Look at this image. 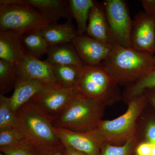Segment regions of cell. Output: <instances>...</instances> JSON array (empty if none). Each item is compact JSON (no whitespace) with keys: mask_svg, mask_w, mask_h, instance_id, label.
Returning a JSON list of instances; mask_svg holds the SVG:
<instances>
[{"mask_svg":"<svg viewBox=\"0 0 155 155\" xmlns=\"http://www.w3.org/2000/svg\"><path fill=\"white\" fill-rule=\"evenodd\" d=\"M155 55L131 48L114 45L109 55L100 64L121 86H130L152 69Z\"/></svg>","mask_w":155,"mask_h":155,"instance_id":"obj_1","label":"cell"},{"mask_svg":"<svg viewBox=\"0 0 155 155\" xmlns=\"http://www.w3.org/2000/svg\"><path fill=\"white\" fill-rule=\"evenodd\" d=\"M105 107L98 101L78 94L53 121V126L78 132L94 130L102 120Z\"/></svg>","mask_w":155,"mask_h":155,"instance_id":"obj_2","label":"cell"},{"mask_svg":"<svg viewBox=\"0 0 155 155\" xmlns=\"http://www.w3.org/2000/svg\"><path fill=\"white\" fill-rule=\"evenodd\" d=\"M16 127L28 144L35 147L62 144L54 130L52 122L29 101L15 113Z\"/></svg>","mask_w":155,"mask_h":155,"instance_id":"obj_3","label":"cell"},{"mask_svg":"<svg viewBox=\"0 0 155 155\" xmlns=\"http://www.w3.org/2000/svg\"><path fill=\"white\" fill-rule=\"evenodd\" d=\"M52 23L45 15L23 0L0 1V30H14L24 35L42 30Z\"/></svg>","mask_w":155,"mask_h":155,"instance_id":"obj_4","label":"cell"},{"mask_svg":"<svg viewBox=\"0 0 155 155\" xmlns=\"http://www.w3.org/2000/svg\"><path fill=\"white\" fill-rule=\"evenodd\" d=\"M78 94L112 105L123 98L119 84L100 65L84 66L75 87Z\"/></svg>","mask_w":155,"mask_h":155,"instance_id":"obj_5","label":"cell"},{"mask_svg":"<svg viewBox=\"0 0 155 155\" xmlns=\"http://www.w3.org/2000/svg\"><path fill=\"white\" fill-rule=\"evenodd\" d=\"M143 94L134 97L127 102L125 114L111 120H102L97 129L106 143L117 145L125 143L136 134L137 121L147 102Z\"/></svg>","mask_w":155,"mask_h":155,"instance_id":"obj_6","label":"cell"},{"mask_svg":"<svg viewBox=\"0 0 155 155\" xmlns=\"http://www.w3.org/2000/svg\"><path fill=\"white\" fill-rule=\"evenodd\" d=\"M111 35L116 45L131 48L133 26L127 2L124 0H106L103 3Z\"/></svg>","mask_w":155,"mask_h":155,"instance_id":"obj_7","label":"cell"},{"mask_svg":"<svg viewBox=\"0 0 155 155\" xmlns=\"http://www.w3.org/2000/svg\"><path fill=\"white\" fill-rule=\"evenodd\" d=\"M78 94L75 88H65L58 84L47 85L30 101L53 122Z\"/></svg>","mask_w":155,"mask_h":155,"instance_id":"obj_8","label":"cell"},{"mask_svg":"<svg viewBox=\"0 0 155 155\" xmlns=\"http://www.w3.org/2000/svg\"><path fill=\"white\" fill-rule=\"evenodd\" d=\"M59 140L64 146L70 147L87 155H100L104 139L97 128L84 132H78L54 127Z\"/></svg>","mask_w":155,"mask_h":155,"instance_id":"obj_9","label":"cell"},{"mask_svg":"<svg viewBox=\"0 0 155 155\" xmlns=\"http://www.w3.org/2000/svg\"><path fill=\"white\" fill-rule=\"evenodd\" d=\"M131 48L140 52L155 54V15L140 11L133 19Z\"/></svg>","mask_w":155,"mask_h":155,"instance_id":"obj_10","label":"cell"},{"mask_svg":"<svg viewBox=\"0 0 155 155\" xmlns=\"http://www.w3.org/2000/svg\"><path fill=\"white\" fill-rule=\"evenodd\" d=\"M14 66L17 78L37 81L47 85L58 84L54 78L52 66L26 52Z\"/></svg>","mask_w":155,"mask_h":155,"instance_id":"obj_11","label":"cell"},{"mask_svg":"<svg viewBox=\"0 0 155 155\" xmlns=\"http://www.w3.org/2000/svg\"><path fill=\"white\" fill-rule=\"evenodd\" d=\"M72 44L84 66H98L107 58L114 46L84 35L78 36Z\"/></svg>","mask_w":155,"mask_h":155,"instance_id":"obj_12","label":"cell"},{"mask_svg":"<svg viewBox=\"0 0 155 155\" xmlns=\"http://www.w3.org/2000/svg\"><path fill=\"white\" fill-rule=\"evenodd\" d=\"M87 35L97 41L116 45L108 25L103 5L95 2L90 12Z\"/></svg>","mask_w":155,"mask_h":155,"instance_id":"obj_13","label":"cell"},{"mask_svg":"<svg viewBox=\"0 0 155 155\" xmlns=\"http://www.w3.org/2000/svg\"><path fill=\"white\" fill-rule=\"evenodd\" d=\"M23 35L14 30H0V59L15 65L25 55Z\"/></svg>","mask_w":155,"mask_h":155,"instance_id":"obj_14","label":"cell"},{"mask_svg":"<svg viewBox=\"0 0 155 155\" xmlns=\"http://www.w3.org/2000/svg\"><path fill=\"white\" fill-rule=\"evenodd\" d=\"M28 5L38 9L45 15L53 24L61 18L72 20V16L69 1L63 0H23Z\"/></svg>","mask_w":155,"mask_h":155,"instance_id":"obj_15","label":"cell"},{"mask_svg":"<svg viewBox=\"0 0 155 155\" xmlns=\"http://www.w3.org/2000/svg\"><path fill=\"white\" fill-rule=\"evenodd\" d=\"M35 80L17 78L13 94L9 97L10 104L14 113L47 86Z\"/></svg>","mask_w":155,"mask_h":155,"instance_id":"obj_16","label":"cell"},{"mask_svg":"<svg viewBox=\"0 0 155 155\" xmlns=\"http://www.w3.org/2000/svg\"><path fill=\"white\" fill-rule=\"evenodd\" d=\"M47 63L51 65H72L82 69L84 65L72 43L49 46L48 48Z\"/></svg>","mask_w":155,"mask_h":155,"instance_id":"obj_17","label":"cell"},{"mask_svg":"<svg viewBox=\"0 0 155 155\" xmlns=\"http://www.w3.org/2000/svg\"><path fill=\"white\" fill-rule=\"evenodd\" d=\"M68 20L63 24L52 23L41 30L45 39L49 46L72 43L78 36L77 29Z\"/></svg>","mask_w":155,"mask_h":155,"instance_id":"obj_18","label":"cell"},{"mask_svg":"<svg viewBox=\"0 0 155 155\" xmlns=\"http://www.w3.org/2000/svg\"><path fill=\"white\" fill-rule=\"evenodd\" d=\"M72 16L76 22L78 36L86 32L90 12L94 5L92 0H70L69 1Z\"/></svg>","mask_w":155,"mask_h":155,"instance_id":"obj_19","label":"cell"},{"mask_svg":"<svg viewBox=\"0 0 155 155\" xmlns=\"http://www.w3.org/2000/svg\"><path fill=\"white\" fill-rule=\"evenodd\" d=\"M53 74L56 82L65 88H75L82 69L72 65H52Z\"/></svg>","mask_w":155,"mask_h":155,"instance_id":"obj_20","label":"cell"},{"mask_svg":"<svg viewBox=\"0 0 155 155\" xmlns=\"http://www.w3.org/2000/svg\"><path fill=\"white\" fill-rule=\"evenodd\" d=\"M22 41L26 52L38 59L47 54L49 47L43 35L41 30L23 35Z\"/></svg>","mask_w":155,"mask_h":155,"instance_id":"obj_21","label":"cell"},{"mask_svg":"<svg viewBox=\"0 0 155 155\" xmlns=\"http://www.w3.org/2000/svg\"><path fill=\"white\" fill-rule=\"evenodd\" d=\"M155 87V64L152 69L147 75L137 82L126 87L123 98L128 101L134 97L142 94L145 91Z\"/></svg>","mask_w":155,"mask_h":155,"instance_id":"obj_22","label":"cell"},{"mask_svg":"<svg viewBox=\"0 0 155 155\" xmlns=\"http://www.w3.org/2000/svg\"><path fill=\"white\" fill-rule=\"evenodd\" d=\"M17 77L14 64L0 60V92L8 93L14 88Z\"/></svg>","mask_w":155,"mask_h":155,"instance_id":"obj_23","label":"cell"},{"mask_svg":"<svg viewBox=\"0 0 155 155\" xmlns=\"http://www.w3.org/2000/svg\"><path fill=\"white\" fill-rule=\"evenodd\" d=\"M15 114L12 110L9 97L0 94V130L16 127Z\"/></svg>","mask_w":155,"mask_h":155,"instance_id":"obj_24","label":"cell"},{"mask_svg":"<svg viewBox=\"0 0 155 155\" xmlns=\"http://www.w3.org/2000/svg\"><path fill=\"white\" fill-rule=\"evenodd\" d=\"M138 141L137 134L122 145H115L105 143L101 149L100 155H130Z\"/></svg>","mask_w":155,"mask_h":155,"instance_id":"obj_25","label":"cell"},{"mask_svg":"<svg viewBox=\"0 0 155 155\" xmlns=\"http://www.w3.org/2000/svg\"><path fill=\"white\" fill-rule=\"evenodd\" d=\"M26 142L17 127L0 130V148L18 145Z\"/></svg>","mask_w":155,"mask_h":155,"instance_id":"obj_26","label":"cell"},{"mask_svg":"<svg viewBox=\"0 0 155 155\" xmlns=\"http://www.w3.org/2000/svg\"><path fill=\"white\" fill-rule=\"evenodd\" d=\"M29 145L33 155H65V147L62 144L45 147Z\"/></svg>","mask_w":155,"mask_h":155,"instance_id":"obj_27","label":"cell"},{"mask_svg":"<svg viewBox=\"0 0 155 155\" xmlns=\"http://www.w3.org/2000/svg\"><path fill=\"white\" fill-rule=\"evenodd\" d=\"M0 150L5 155H33L26 142L14 146L1 148Z\"/></svg>","mask_w":155,"mask_h":155,"instance_id":"obj_28","label":"cell"},{"mask_svg":"<svg viewBox=\"0 0 155 155\" xmlns=\"http://www.w3.org/2000/svg\"><path fill=\"white\" fill-rule=\"evenodd\" d=\"M144 136L145 141L155 144V120H150L147 123L145 128Z\"/></svg>","mask_w":155,"mask_h":155,"instance_id":"obj_29","label":"cell"},{"mask_svg":"<svg viewBox=\"0 0 155 155\" xmlns=\"http://www.w3.org/2000/svg\"><path fill=\"white\" fill-rule=\"evenodd\" d=\"M153 143L145 141L140 143L136 149L137 155H151L152 151Z\"/></svg>","mask_w":155,"mask_h":155,"instance_id":"obj_30","label":"cell"},{"mask_svg":"<svg viewBox=\"0 0 155 155\" xmlns=\"http://www.w3.org/2000/svg\"><path fill=\"white\" fill-rule=\"evenodd\" d=\"M140 2L145 12L155 15V0H142Z\"/></svg>","mask_w":155,"mask_h":155,"instance_id":"obj_31","label":"cell"},{"mask_svg":"<svg viewBox=\"0 0 155 155\" xmlns=\"http://www.w3.org/2000/svg\"><path fill=\"white\" fill-rule=\"evenodd\" d=\"M148 101H149L155 107V87L149 89L143 92Z\"/></svg>","mask_w":155,"mask_h":155,"instance_id":"obj_32","label":"cell"},{"mask_svg":"<svg viewBox=\"0 0 155 155\" xmlns=\"http://www.w3.org/2000/svg\"><path fill=\"white\" fill-rule=\"evenodd\" d=\"M64 147L65 148V155H87L84 153L78 151L70 147Z\"/></svg>","mask_w":155,"mask_h":155,"instance_id":"obj_33","label":"cell"},{"mask_svg":"<svg viewBox=\"0 0 155 155\" xmlns=\"http://www.w3.org/2000/svg\"><path fill=\"white\" fill-rule=\"evenodd\" d=\"M151 155H155V144L153 143L152 151Z\"/></svg>","mask_w":155,"mask_h":155,"instance_id":"obj_34","label":"cell"}]
</instances>
